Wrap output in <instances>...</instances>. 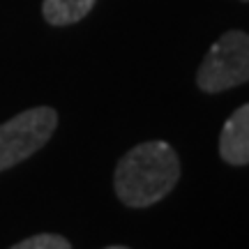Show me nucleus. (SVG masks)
<instances>
[{
  "label": "nucleus",
  "instance_id": "obj_1",
  "mask_svg": "<svg viewBox=\"0 0 249 249\" xmlns=\"http://www.w3.org/2000/svg\"><path fill=\"white\" fill-rule=\"evenodd\" d=\"M180 178V161L166 141H145L118 161L113 187L129 208H148L161 201Z\"/></svg>",
  "mask_w": 249,
  "mask_h": 249
},
{
  "label": "nucleus",
  "instance_id": "obj_2",
  "mask_svg": "<svg viewBox=\"0 0 249 249\" xmlns=\"http://www.w3.org/2000/svg\"><path fill=\"white\" fill-rule=\"evenodd\" d=\"M58 127V113L51 107L28 108L0 124V173L17 166L42 150Z\"/></svg>",
  "mask_w": 249,
  "mask_h": 249
},
{
  "label": "nucleus",
  "instance_id": "obj_3",
  "mask_svg": "<svg viewBox=\"0 0 249 249\" xmlns=\"http://www.w3.org/2000/svg\"><path fill=\"white\" fill-rule=\"evenodd\" d=\"M249 81V35L242 30L224 33L203 58L196 83L203 92H222Z\"/></svg>",
  "mask_w": 249,
  "mask_h": 249
},
{
  "label": "nucleus",
  "instance_id": "obj_4",
  "mask_svg": "<svg viewBox=\"0 0 249 249\" xmlns=\"http://www.w3.org/2000/svg\"><path fill=\"white\" fill-rule=\"evenodd\" d=\"M219 155L233 166L249 164V104H242L226 120L219 136Z\"/></svg>",
  "mask_w": 249,
  "mask_h": 249
},
{
  "label": "nucleus",
  "instance_id": "obj_5",
  "mask_svg": "<svg viewBox=\"0 0 249 249\" xmlns=\"http://www.w3.org/2000/svg\"><path fill=\"white\" fill-rule=\"evenodd\" d=\"M97 0H44L42 14L51 26H71L90 14Z\"/></svg>",
  "mask_w": 249,
  "mask_h": 249
},
{
  "label": "nucleus",
  "instance_id": "obj_6",
  "mask_svg": "<svg viewBox=\"0 0 249 249\" xmlns=\"http://www.w3.org/2000/svg\"><path fill=\"white\" fill-rule=\"evenodd\" d=\"M9 249H71V245L65 235H58V233H37Z\"/></svg>",
  "mask_w": 249,
  "mask_h": 249
},
{
  "label": "nucleus",
  "instance_id": "obj_7",
  "mask_svg": "<svg viewBox=\"0 0 249 249\" xmlns=\"http://www.w3.org/2000/svg\"><path fill=\"white\" fill-rule=\"evenodd\" d=\"M104 249H129V247H123V245H113V247H104Z\"/></svg>",
  "mask_w": 249,
  "mask_h": 249
},
{
  "label": "nucleus",
  "instance_id": "obj_8",
  "mask_svg": "<svg viewBox=\"0 0 249 249\" xmlns=\"http://www.w3.org/2000/svg\"><path fill=\"white\" fill-rule=\"evenodd\" d=\"M247 2H249V0H247Z\"/></svg>",
  "mask_w": 249,
  "mask_h": 249
}]
</instances>
